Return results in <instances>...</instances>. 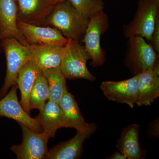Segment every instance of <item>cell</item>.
Segmentation results:
<instances>
[{
    "label": "cell",
    "mask_w": 159,
    "mask_h": 159,
    "mask_svg": "<svg viewBox=\"0 0 159 159\" xmlns=\"http://www.w3.org/2000/svg\"><path fill=\"white\" fill-rule=\"evenodd\" d=\"M89 20L75 9L68 0L58 3L43 26L59 30L67 39L82 41Z\"/></svg>",
    "instance_id": "6da1fadb"
},
{
    "label": "cell",
    "mask_w": 159,
    "mask_h": 159,
    "mask_svg": "<svg viewBox=\"0 0 159 159\" xmlns=\"http://www.w3.org/2000/svg\"><path fill=\"white\" fill-rule=\"evenodd\" d=\"M90 59L84 46L79 41L68 39L64 46L60 68L66 79H82L94 81L96 77L87 66V63Z\"/></svg>",
    "instance_id": "7a4b0ae2"
},
{
    "label": "cell",
    "mask_w": 159,
    "mask_h": 159,
    "mask_svg": "<svg viewBox=\"0 0 159 159\" xmlns=\"http://www.w3.org/2000/svg\"><path fill=\"white\" fill-rule=\"evenodd\" d=\"M6 60V73L4 84L0 89V99L8 93L9 89L16 84L20 71L29 61L31 54L27 46L24 45L14 38L1 40Z\"/></svg>",
    "instance_id": "3957f363"
},
{
    "label": "cell",
    "mask_w": 159,
    "mask_h": 159,
    "mask_svg": "<svg viewBox=\"0 0 159 159\" xmlns=\"http://www.w3.org/2000/svg\"><path fill=\"white\" fill-rule=\"evenodd\" d=\"M159 14V0H139L132 20L123 26L125 37L141 36L150 44L156 20Z\"/></svg>",
    "instance_id": "277c9868"
},
{
    "label": "cell",
    "mask_w": 159,
    "mask_h": 159,
    "mask_svg": "<svg viewBox=\"0 0 159 159\" xmlns=\"http://www.w3.org/2000/svg\"><path fill=\"white\" fill-rule=\"evenodd\" d=\"M128 39L124 62L132 75H139L153 67L159 58V54L151 45L141 36Z\"/></svg>",
    "instance_id": "5b68a950"
},
{
    "label": "cell",
    "mask_w": 159,
    "mask_h": 159,
    "mask_svg": "<svg viewBox=\"0 0 159 159\" xmlns=\"http://www.w3.org/2000/svg\"><path fill=\"white\" fill-rule=\"evenodd\" d=\"M108 26V16L104 11H101L89 20L81 41L84 43L92 66L94 67L102 66L105 62V54L101 48L100 39Z\"/></svg>",
    "instance_id": "8992f818"
},
{
    "label": "cell",
    "mask_w": 159,
    "mask_h": 159,
    "mask_svg": "<svg viewBox=\"0 0 159 159\" xmlns=\"http://www.w3.org/2000/svg\"><path fill=\"white\" fill-rule=\"evenodd\" d=\"M21 128L22 142L11 146V150L17 159H45L48 154V143L50 139L43 132H37L25 124L18 122Z\"/></svg>",
    "instance_id": "52a82bcc"
},
{
    "label": "cell",
    "mask_w": 159,
    "mask_h": 159,
    "mask_svg": "<svg viewBox=\"0 0 159 159\" xmlns=\"http://www.w3.org/2000/svg\"><path fill=\"white\" fill-rule=\"evenodd\" d=\"M97 129L94 122L89 123L82 129L77 130V134L70 140L60 143L48 150L45 159H76L81 156L83 145L85 140L89 139Z\"/></svg>",
    "instance_id": "ba28073f"
},
{
    "label": "cell",
    "mask_w": 159,
    "mask_h": 159,
    "mask_svg": "<svg viewBox=\"0 0 159 159\" xmlns=\"http://www.w3.org/2000/svg\"><path fill=\"white\" fill-rule=\"evenodd\" d=\"M138 75L121 81H105L100 89L107 99L111 101L126 104L133 108L138 92Z\"/></svg>",
    "instance_id": "9c48e42d"
},
{
    "label": "cell",
    "mask_w": 159,
    "mask_h": 159,
    "mask_svg": "<svg viewBox=\"0 0 159 159\" xmlns=\"http://www.w3.org/2000/svg\"><path fill=\"white\" fill-rule=\"evenodd\" d=\"M18 25L28 45L65 46L67 43L68 39L53 27L30 25L19 20Z\"/></svg>",
    "instance_id": "30bf717a"
},
{
    "label": "cell",
    "mask_w": 159,
    "mask_h": 159,
    "mask_svg": "<svg viewBox=\"0 0 159 159\" xmlns=\"http://www.w3.org/2000/svg\"><path fill=\"white\" fill-rule=\"evenodd\" d=\"M9 93L0 99V118L6 117L25 124L33 130L41 132L43 128L36 119L27 113L19 102L17 84L11 87Z\"/></svg>",
    "instance_id": "8fae6325"
},
{
    "label": "cell",
    "mask_w": 159,
    "mask_h": 159,
    "mask_svg": "<svg viewBox=\"0 0 159 159\" xmlns=\"http://www.w3.org/2000/svg\"><path fill=\"white\" fill-rule=\"evenodd\" d=\"M18 20L35 25H43L56 5L48 0H16Z\"/></svg>",
    "instance_id": "7c38bea8"
},
{
    "label": "cell",
    "mask_w": 159,
    "mask_h": 159,
    "mask_svg": "<svg viewBox=\"0 0 159 159\" xmlns=\"http://www.w3.org/2000/svg\"><path fill=\"white\" fill-rule=\"evenodd\" d=\"M18 9L16 0H0V41L14 38L28 46L18 25Z\"/></svg>",
    "instance_id": "4fadbf2b"
},
{
    "label": "cell",
    "mask_w": 159,
    "mask_h": 159,
    "mask_svg": "<svg viewBox=\"0 0 159 159\" xmlns=\"http://www.w3.org/2000/svg\"><path fill=\"white\" fill-rule=\"evenodd\" d=\"M159 97V75L152 68L139 74L135 104L139 107L148 106Z\"/></svg>",
    "instance_id": "5bb4252c"
},
{
    "label": "cell",
    "mask_w": 159,
    "mask_h": 159,
    "mask_svg": "<svg viewBox=\"0 0 159 159\" xmlns=\"http://www.w3.org/2000/svg\"><path fill=\"white\" fill-rule=\"evenodd\" d=\"M35 119L41 125L43 131L49 139L54 138L57 131L67 124L59 105L48 99L42 111Z\"/></svg>",
    "instance_id": "9a60e30c"
},
{
    "label": "cell",
    "mask_w": 159,
    "mask_h": 159,
    "mask_svg": "<svg viewBox=\"0 0 159 159\" xmlns=\"http://www.w3.org/2000/svg\"><path fill=\"white\" fill-rule=\"evenodd\" d=\"M31 60L42 70L59 66L63 54L64 46L31 44L27 46Z\"/></svg>",
    "instance_id": "2e32d148"
},
{
    "label": "cell",
    "mask_w": 159,
    "mask_h": 159,
    "mask_svg": "<svg viewBox=\"0 0 159 159\" xmlns=\"http://www.w3.org/2000/svg\"><path fill=\"white\" fill-rule=\"evenodd\" d=\"M140 129L138 124L128 125L123 129L118 139L117 148L127 159H141L145 157V151L141 148L139 142Z\"/></svg>",
    "instance_id": "e0dca14e"
},
{
    "label": "cell",
    "mask_w": 159,
    "mask_h": 159,
    "mask_svg": "<svg viewBox=\"0 0 159 159\" xmlns=\"http://www.w3.org/2000/svg\"><path fill=\"white\" fill-rule=\"evenodd\" d=\"M42 72L32 60L29 61L20 71L16 80V84L21 93L20 104L27 114L30 116L29 97L35 78Z\"/></svg>",
    "instance_id": "ac0fdd59"
},
{
    "label": "cell",
    "mask_w": 159,
    "mask_h": 159,
    "mask_svg": "<svg viewBox=\"0 0 159 159\" xmlns=\"http://www.w3.org/2000/svg\"><path fill=\"white\" fill-rule=\"evenodd\" d=\"M62 111L68 128L76 130L83 129L89 123L86 122L73 95L67 90L58 103Z\"/></svg>",
    "instance_id": "d6986e66"
},
{
    "label": "cell",
    "mask_w": 159,
    "mask_h": 159,
    "mask_svg": "<svg viewBox=\"0 0 159 159\" xmlns=\"http://www.w3.org/2000/svg\"><path fill=\"white\" fill-rule=\"evenodd\" d=\"M42 73L48 84L50 91L49 99L58 104L65 93L68 90L65 77L59 66L43 70Z\"/></svg>",
    "instance_id": "ffe728a7"
},
{
    "label": "cell",
    "mask_w": 159,
    "mask_h": 159,
    "mask_svg": "<svg viewBox=\"0 0 159 159\" xmlns=\"http://www.w3.org/2000/svg\"><path fill=\"white\" fill-rule=\"evenodd\" d=\"M50 98V91L48 80L42 72L38 75L32 86L29 97L30 110L36 109L43 110Z\"/></svg>",
    "instance_id": "44dd1931"
},
{
    "label": "cell",
    "mask_w": 159,
    "mask_h": 159,
    "mask_svg": "<svg viewBox=\"0 0 159 159\" xmlns=\"http://www.w3.org/2000/svg\"><path fill=\"white\" fill-rule=\"evenodd\" d=\"M87 19L97 15L103 11L104 4L102 0H68Z\"/></svg>",
    "instance_id": "7402d4cb"
},
{
    "label": "cell",
    "mask_w": 159,
    "mask_h": 159,
    "mask_svg": "<svg viewBox=\"0 0 159 159\" xmlns=\"http://www.w3.org/2000/svg\"><path fill=\"white\" fill-rule=\"evenodd\" d=\"M150 44L157 54H159V14L156 20L154 29L152 36Z\"/></svg>",
    "instance_id": "603a6c76"
},
{
    "label": "cell",
    "mask_w": 159,
    "mask_h": 159,
    "mask_svg": "<svg viewBox=\"0 0 159 159\" xmlns=\"http://www.w3.org/2000/svg\"><path fill=\"white\" fill-rule=\"evenodd\" d=\"M159 118L151 122L148 126V136L152 139H157L159 136Z\"/></svg>",
    "instance_id": "cb8c5ba5"
},
{
    "label": "cell",
    "mask_w": 159,
    "mask_h": 159,
    "mask_svg": "<svg viewBox=\"0 0 159 159\" xmlns=\"http://www.w3.org/2000/svg\"><path fill=\"white\" fill-rule=\"evenodd\" d=\"M107 159H126V157L123 154L120 152H116L112 154L111 156L107 157Z\"/></svg>",
    "instance_id": "d4e9b609"
},
{
    "label": "cell",
    "mask_w": 159,
    "mask_h": 159,
    "mask_svg": "<svg viewBox=\"0 0 159 159\" xmlns=\"http://www.w3.org/2000/svg\"><path fill=\"white\" fill-rule=\"evenodd\" d=\"M48 1L52 3V4L56 5L57 4H58V3L66 1V0H48Z\"/></svg>",
    "instance_id": "484cf974"
},
{
    "label": "cell",
    "mask_w": 159,
    "mask_h": 159,
    "mask_svg": "<svg viewBox=\"0 0 159 159\" xmlns=\"http://www.w3.org/2000/svg\"><path fill=\"white\" fill-rule=\"evenodd\" d=\"M2 44H1V41H0V53L2 52Z\"/></svg>",
    "instance_id": "4316f807"
}]
</instances>
